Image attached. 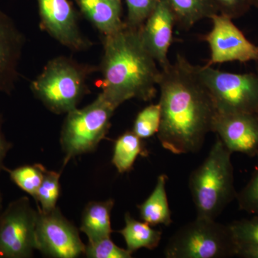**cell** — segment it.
<instances>
[{"label":"cell","instance_id":"obj_1","mask_svg":"<svg viewBox=\"0 0 258 258\" xmlns=\"http://www.w3.org/2000/svg\"><path fill=\"white\" fill-rule=\"evenodd\" d=\"M158 88L161 146L176 155L198 152L212 132L217 109L197 66L177 54L174 62L161 69Z\"/></svg>","mask_w":258,"mask_h":258},{"label":"cell","instance_id":"obj_2","mask_svg":"<svg viewBox=\"0 0 258 258\" xmlns=\"http://www.w3.org/2000/svg\"><path fill=\"white\" fill-rule=\"evenodd\" d=\"M103 47L101 87L107 99L115 108L133 98L152 101L157 93L161 70L144 45L141 28L125 24L105 35Z\"/></svg>","mask_w":258,"mask_h":258},{"label":"cell","instance_id":"obj_3","mask_svg":"<svg viewBox=\"0 0 258 258\" xmlns=\"http://www.w3.org/2000/svg\"><path fill=\"white\" fill-rule=\"evenodd\" d=\"M231 154L217 137L208 157L190 174L189 188L197 217L216 220L236 198Z\"/></svg>","mask_w":258,"mask_h":258},{"label":"cell","instance_id":"obj_4","mask_svg":"<svg viewBox=\"0 0 258 258\" xmlns=\"http://www.w3.org/2000/svg\"><path fill=\"white\" fill-rule=\"evenodd\" d=\"M93 69L68 57L50 60L31 83V90L52 113H69L87 93L86 79Z\"/></svg>","mask_w":258,"mask_h":258},{"label":"cell","instance_id":"obj_5","mask_svg":"<svg viewBox=\"0 0 258 258\" xmlns=\"http://www.w3.org/2000/svg\"><path fill=\"white\" fill-rule=\"evenodd\" d=\"M237 253L229 225L198 217L181 227L164 249L166 258H227Z\"/></svg>","mask_w":258,"mask_h":258},{"label":"cell","instance_id":"obj_6","mask_svg":"<svg viewBox=\"0 0 258 258\" xmlns=\"http://www.w3.org/2000/svg\"><path fill=\"white\" fill-rule=\"evenodd\" d=\"M116 108L101 93L91 104L68 113L60 137L64 165L73 158L96 149L108 133Z\"/></svg>","mask_w":258,"mask_h":258},{"label":"cell","instance_id":"obj_7","mask_svg":"<svg viewBox=\"0 0 258 258\" xmlns=\"http://www.w3.org/2000/svg\"><path fill=\"white\" fill-rule=\"evenodd\" d=\"M197 69L217 111L258 115L257 75L225 72L208 64Z\"/></svg>","mask_w":258,"mask_h":258},{"label":"cell","instance_id":"obj_8","mask_svg":"<svg viewBox=\"0 0 258 258\" xmlns=\"http://www.w3.org/2000/svg\"><path fill=\"white\" fill-rule=\"evenodd\" d=\"M38 211L26 197L10 204L0 213V258H28L37 249Z\"/></svg>","mask_w":258,"mask_h":258},{"label":"cell","instance_id":"obj_9","mask_svg":"<svg viewBox=\"0 0 258 258\" xmlns=\"http://www.w3.org/2000/svg\"><path fill=\"white\" fill-rule=\"evenodd\" d=\"M36 240L37 250L52 257L76 258L86 249L79 231L57 208L46 213L38 210Z\"/></svg>","mask_w":258,"mask_h":258},{"label":"cell","instance_id":"obj_10","mask_svg":"<svg viewBox=\"0 0 258 258\" xmlns=\"http://www.w3.org/2000/svg\"><path fill=\"white\" fill-rule=\"evenodd\" d=\"M211 30L205 35L210 50L208 66L224 62H247L258 60V46L244 36L232 19L220 13L214 15Z\"/></svg>","mask_w":258,"mask_h":258},{"label":"cell","instance_id":"obj_11","mask_svg":"<svg viewBox=\"0 0 258 258\" xmlns=\"http://www.w3.org/2000/svg\"><path fill=\"white\" fill-rule=\"evenodd\" d=\"M40 27L62 45L73 50H86L91 45L80 31L77 17L68 0H37Z\"/></svg>","mask_w":258,"mask_h":258},{"label":"cell","instance_id":"obj_12","mask_svg":"<svg viewBox=\"0 0 258 258\" xmlns=\"http://www.w3.org/2000/svg\"><path fill=\"white\" fill-rule=\"evenodd\" d=\"M212 132L231 153L254 157L258 154V115L217 111Z\"/></svg>","mask_w":258,"mask_h":258},{"label":"cell","instance_id":"obj_13","mask_svg":"<svg viewBox=\"0 0 258 258\" xmlns=\"http://www.w3.org/2000/svg\"><path fill=\"white\" fill-rule=\"evenodd\" d=\"M175 24V18L169 5L165 0H159L141 28L144 45L161 69L170 63L168 54L172 43Z\"/></svg>","mask_w":258,"mask_h":258},{"label":"cell","instance_id":"obj_14","mask_svg":"<svg viewBox=\"0 0 258 258\" xmlns=\"http://www.w3.org/2000/svg\"><path fill=\"white\" fill-rule=\"evenodd\" d=\"M24 43L22 32L0 10V92L10 95L14 90Z\"/></svg>","mask_w":258,"mask_h":258},{"label":"cell","instance_id":"obj_15","mask_svg":"<svg viewBox=\"0 0 258 258\" xmlns=\"http://www.w3.org/2000/svg\"><path fill=\"white\" fill-rule=\"evenodd\" d=\"M86 18L103 35L118 31L125 26L121 19L120 0H76Z\"/></svg>","mask_w":258,"mask_h":258},{"label":"cell","instance_id":"obj_16","mask_svg":"<svg viewBox=\"0 0 258 258\" xmlns=\"http://www.w3.org/2000/svg\"><path fill=\"white\" fill-rule=\"evenodd\" d=\"M114 206L113 200L104 202H91L85 208L80 230L86 234L88 242L111 237V213Z\"/></svg>","mask_w":258,"mask_h":258},{"label":"cell","instance_id":"obj_17","mask_svg":"<svg viewBox=\"0 0 258 258\" xmlns=\"http://www.w3.org/2000/svg\"><path fill=\"white\" fill-rule=\"evenodd\" d=\"M167 179L166 174L158 176L157 184L150 196L137 206L141 219L151 226H169L172 223L166 189Z\"/></svg>","mask_w":258,"mask_h":258},{"label":"cell","instance_id":"obj_18","mask_svg":"<svg viewBox=\"0 0 258 258\" xmlns=\"http://www.w3.org/2000/svg\"><path fill=\"white\" fill-rule=\"evenodd\" d=\"M174 15L176 24L187 30L204 19L219 13L213 0H165Z\"/></svg>","mask_w":258,"mask_h":258},{"label":"cell","instance_id":"obj_19","mask_svg":"<svg viewBox=\"0 0 258 258\" xmlns=\"http://www.w3.org/2000/svg\"><path fill=\"white\" fill-rule=\"evenodd\" d=\"M152 227L146 222L135 220L128 212L125 213V227L119 231V233L124 238L126 249L131 253L142 248L152 250L159 246L162 232Z\"/></svg>","mask_w":258,"mask_h":258},{"label":"cell","instance_id":"obj_20","mask_svg":"<svg viewBox=\"0 0 258 258\" xmlns=\"http://www.w3.org/2000/svg\"><path fill=\"white\" fill-rule=\"evenodd\" d=\"M144 152L142 139L134 132H127L115 141L112 163L118 172H127L133 168L138 156Z\"/></svg>","mask_w":258,"mask_h":258},{"label":"cell","instance_id":"obj_21","mask_svg":"<svg viewBox=\"0 0 258 258\" xmlns=\"http://www.w3.org/2000/svg\"><path fill=\"white\" fill-rule=\"evenodd\" d=\"M45 169L43 166L39 164L19 166L13 169H8L5 166L4 168L12 181L34 199L41 184Z\"/></svg>","mask_w":258,"mask_h":258},{"label":"cell","instance_id":"obj_22","mask_svg":"<svg viewBox=\"0 0 258 258\" xmlns=\"http://www.w3.org/2000/svg\"><path fill=\"white\" fill-rule=\"evenodd\" d=\"M60 173L45 169L43 179L37 190L35 200L40 204L38 210L42 212H49L56 208V204L60 195Z\"/></svg>","mask_w":258,"mask_h":258},{"label":"cell","instance_id":"obj_23","mask_svg":"<svg viewBox=\"0 0 258 258\" xmlns=\"http://www.w3.org/2000/svg\"><path fill=\"white\" fill-rule=\"evenodd\" d=\"M160 123V105L159 103L149 105L137 115L133 132L142 139L150 138L158 133Z\"/></svg>","mask_w":258,"mask_h":258},{"label":"cell","instance_id":"obj_24","mask_svg":"<svg viewBox=\"0 0 258 258\" xmlns=\"http://www.w3.org/2000/svg\"><path fill=\"white\" fill-rule=\"evenodd\" d=\"M229 226L237 251L243 247L258 245V215L250 219L237 220Z\"/></svg>","mask_w":258,"mask_h":258},{"label":"cell","instance_id":"obj_25","mask_svg":"<svg viewBox=\"0 0 258 258\" xmlns=\"http://www.w3.org/2000/svg\"><path fill=\"white\" fill-rule=\"evenodd\" d=\"M84 254L89 258H131L132 254L127 249L118 247L110 237L95 242H88Z\"/></svg>","mask_w":258,"mask_h":258},{"label":"cell","instance_id":"obj_26","mask_svg":"<svg viewBox=\"0 0 258 258\" xmlns=\"http://www.w3.org/2000/svg\"><path fill=\"white\" fill-rule=\"evenodd\" d=\"M159 0H125L127 14L125 24L132 28H142L152 14Z\"/></svg>","mask_w":258,"mask_h":258},{"label":"cell","instance_id":"obj_27","mask_svg":"<svg viewBox=\"0 0 258 258\" xmlns=\"http://www.w3.org/2000/svg\"><path fill=\"white\" fill-rule=\"evenodd\" d=\"M257 157L258 158V154ZM236 199L241 210L254 215H258V159L252 177L243 189L237 193Z\"/></svg>","mask_w":258,"mask_h":258},{"label":"cell","instance_id":"obj_28","mask_svg":"<svg viewBox=\"0 0 258 258\" xmlns=\"http://www.w3.org/2000/svg\"><path fill=\"white\" fill-rule=\"evenodd\" d=\"M219 13L232 20L239 19L248 13L252 0H213Z\"/></svg>","mask_w":258,"mask_h":258},{"label":"cell","instance_id":"obj_29","mask_svg":"<svg viewBox=\"0 0 258 258\" xmlns=\"http://www.w3.org/2000/svg\"><path fill=\"white\" fill-rule=\"evenodd\" d=\"M3 123V116L0 114V173L2 171L4 170V160L7 154L12 148V144L5 138L3 130H2Z\"/></svg>","mask_w":258,"mask_h":258},{"label":"cell","instance_id":"obj_30","mask_svg":"<svg viewBox=\"0 0 258 258\" xmlns=\"http://www.w3.org/2000/svg\"><path fill=\"white\" fill-rule=\"evenodd\" d=\"M237 256L244 258H258V245L241 248L237 251Z\"/></svg>","mask_w":258,"mask_h":258},{"label":"cell","instance_id":"obj_31","mask_svg":"<svg viewBox=\"0 0 258 258\" xmlns=\"http://www.w3.org/2000/svg\"><path fill=\"white\" fill-rule=\"evenodd\" d=\"M252 7L258 10V0H252Z\"/></svg>","mask_w":258,"mask_h":258},{"label":"cell","instance_id":"obj_32","mask_svg":"<svg viewBox=\"0 0 258 258\" xmlns=\"http://www.w3.org/2000/svg\"><path fill=\"white\" fill-rule=\"evenodd\" d=\"M2 208H3V197L0 192V211H1Z\"/></svg>","mask_w":258,"mask_h":258},{"label":"cell","instance_id":"obj_33","mask_svg":"<svg viewBox=\"0 0 258 258\" xmlns=\"http://www.w3.org/2000/svg\"><path fill=\"white\" fill-rule=\"evenodd\" d=\"M256 69H257V73H256V75H257L258 77V60L256 61Z\"/></svg>","mask_w":258,"mask_h":258}]
</instances>
